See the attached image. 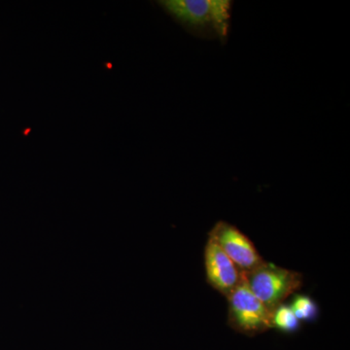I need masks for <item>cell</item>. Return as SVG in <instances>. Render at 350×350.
Wrapping results in <instances>:
<instances>
[{
  "label": "cell",
  "mask_w": 350,
  "mask_h": 350,
  "mask_svg": "<svg viewBox=\"0 0 350 350\" xmlns=\"http://www.w3.org/2000/svg\"><path fill=\"white\" fill-rule=\"evenodd\" d=\"M161 5L189 31L198 36L229 34L232 2L227 0H165Z\"/></svg>",
  "instance_id": "1"
},
{
  "label": "cell",
  "mask_w": 350,
  "mask_h": 350,
  "mask_svg": "<svg viewBox=\"0 0 350 350\" xmlns=\"http://www.w3.org/2000/svg\"><path fill=\"white\" fill-rule=\"evenodd\" d=\"M244 275L251 291L271 312L303 285L301 273L266 261Z\"/></svg>",
  "instance_id": "2"
},
{
  "label": "cell",
  "mask_w": 350,
  "mask_h": 350,
  "mask_svg": "<svg viewBox=\"0 0 350 350\" xmlns=\"http://www.w3.org/2000/svg\"><path fill=\"white\" fill-rule=\"evenodd\" d=\"M227 299L229 324L237 331L254 335L271 328V312L251 291L244 271L241 282Z\"/></svg>",
  "instance_id": "3"
},
{
  "label": "cell",
  "mask_w": 350,
  "mask_h": 350,
  "mask_svg": "<svg viewBox=\"0 0 350 350\" xmlns=\"http://www.w3.org/2000/svg\"><path fill=\"white\" fill-rule=\"evenodd\" d=\"M208 239L244 273L252 271L264 262L254 243L238 228L225 221H219L209 232Z\"/></svg>",
  "instance_id": "4"
},
{
  "label": "cell",
  "mask_w": 350,
  "mask_h": 350,
  "mask_svg": "<svg viewBox=\"0 0 350 350\" xmlns=\"http://www.w3.org/2000/svg\"><path fill=\"white\" fill-rule=\"evenodd\" d=\"M204 266L208 284L227 298L236 289L243 271L208 239L204 250Z\"/></svg>",
  "instance_id": "5"
},
{
  "label": "cell",
  "mask_w": 350,
  "mask_h": 350,
  "mask_svg": "<svg viewBox=\"0 0 350 350\" xmlns=\"http://www.w3.org/2000/svg\"><path fill=\"white\" fill-rule=\"evenodd\" d=\"M271 326L285 333H293L300 328V321L289 306L282 304L271 312Z\"/></svg>",
  "instance_id": "6"
},
{
  "label": "cell",
  "mask_w": 350,
  "mask_h": 350,
  "mask_svg": "<svg viewBox=\"0 0 350 350\" xmlns=\"http://www.w3.org/2000/svg\"><path fill=\"white\" fill-rule=\"evenodd\" d=\"M289 306L299 321H313L319 317L317 301L306 295H296Z\"/></svg>",
  "instance_id": "7"
}]
</instances>
